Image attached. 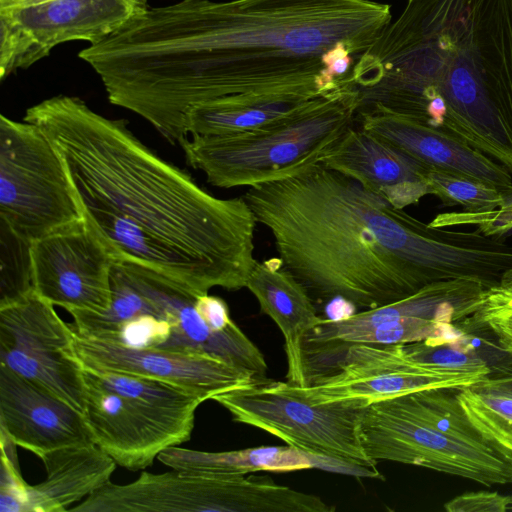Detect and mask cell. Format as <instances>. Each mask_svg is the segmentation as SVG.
<instances>
[{"label": "cell", "instance_id": "7a4b0ae2", "mask_svg": "<svg viewBox=\"0 0 512 512\" xmlns=\"http://www.w3.org/2000/svg\"><path fill=\"white\" fill-rule=\"evenodd\" d=\"M61 157L83 219L116 260L148 268L196 295L246 288L256 217L242 197L219 198L146 146L123 119L75 96L29 107Z\"/></svg>", "mask_w": 512, "mask_h": 512}, {"label": "cell", "instance_id": "d6a6232c", "mask_svg": "<svg viewBox=\"0 0 512 512\" xmlns=\"http://www.w3.org/2000/svg\"><path fill=\"white\" fill-rule=\"evenodd\" d=\"M491 290L506 299L512 300V267L503 273L499 282L491 287Z\"/></svg>", "mask_w": 512, "mask_h": 512}, {"label": "cell", "instance_id": "e575fe53", "mask_svg": "<svg viewBox=\"0 0 512 512\" xmlns=\"http://www.w3.org/2000/svg\"><path fill=\"white\" fill-rule=\"evenodd\" d=\"M498 209L505 212H512V189L504 193L503 203Z\"/></svg>", "mask_w": 512, "mask_h": 512}, {"label": "cell", "instance_id": "d6986e66", "mask_svg": "<svg viewBox=\"0 0 512 512\" xmlns=\"http://www.w3.org/2000/svg\"><path fill=\"white\" fill-rule=\"evenodd\" d=\"M319 163L355 179L398 209L430 195V167L355 123Z\"/></svg>", "mask_w": 512, "mask_h": 512}, {"label": "cell", "instance_id": "d590c367", "mask_svg": "<svg viewBox=\"0 0 512 512\" xmlns=\"http://www.w3.org/2000/svg\"><path fill=\"white\" fill-rule=\"evenodd\" d=\"M497 379L512 385V373L511 374H507V375H503L501 377H498Z\"/></svg>", "mask_w": 512, "mask_h": 512}, {"label": "cell", "instance_id": "5b68a950", "mask_svg": "<svg viewBox=\"0 0 512 512\" xmlns=\"http://www.w3.org/2000/svg\"><path fill=\"white\" fill-rule=\"evenodd\" d=\"M359 93L348 75L302 112L267 127L192 135L181 146L186 162L209 184L233 188L279 180L316 163L355 123Z\"/></svg>", "mask_w": 512, "mask_h": 512}, {"label": "cell", "instance_id": "7402d4cb", "mask_svg": "<svg viewBox=\"0 0 512 512\" xmlns=\"http://www.w3.org/2000/svg\"><path fill=\"white\" fill-rule=\"evenodd\" d=\"M157 459L173 470L199 476L234 477L250 472H292L317 466L314 456L289 446H262L224 452L170 447Z\"/></svg>", "mask_w": 512, "mask_h": 512}, {"label": "cell", "instance_id": "cb8c5ba5", "mask_svg": "<svg viewBox=\"0 0 512 512\" xmlns=\"http://www.w3.org/2000/svg\"><path fill=\"white\" fill-rule=\"evenodd\" d=\"M84 374L101 387L143 403L178 412H196L206 400L181 386L162 380L83 367Z\"/></svg>", "mask_w": 512, "mask_h": 512}, {"label": "cell", "instance_id": "4dcf8cb0", "mask_svg": "<svg viewBox=\"0 0 512 512\" xmlns=\"http://www.w3.org/2000/svg\"><path fill=\"white\" fill-rule=\"evenodd\" d=\"M448 512H504L511 509V496L495 491L468 492L444 504Z\"/></svg>", "mask_w": 512, "mask_h": 512}, {"label": "cell", "instance_id": "44dd1931", "mask_svg": "<svg viewBox=\"0 0 512 512\" xmlns=\"http://www.w3.org/2000/svg\"><path fill=\"white\" fill-rule=\"evenodd\" d=\"M46 476L26 485L25 512H64L110 482L117 463L96 444L53 450L40 457Z\"/></svg>", "mask_w": 512, "mask_h": 512}, {"label": "cell", "instance_id": "83f0119b", "mask_svg": "<svg viewBox=\"0 0 512 512\" xmlns=\"http://www.w3.org/2000/svg\"><path fill=\"white\" fill-rule=\"evenodd\" d=\"M15 447L1 434L0 512H25L27 483L20 474Z\"/></svg>", "mask_w": 512, "mask_h": 512}, {"label": "cell", "instance_id": "9c48e42d", "mask_svg": "<svg viewBox=\"0 0 512 512\" xmlns=\"http://www.w3.org/2000/svg\"><path fill=\"white\" fill-rule=\"evenodd\" d=\"M360 438L367 455L420 466L491 486L512 483V454L490 441L440 431L389 400L364 410Z\"/></svg>", "mask_w": 512, "mask_h": 512}, {"label": "cell", "instance_id": "52a82bcc", "mask_svg": "<svg viewBox=\"0 0 512 512\" xmlns=\"http://www.w3.org/2000/svg\"><path fill=\"white\" fill-rule=\"evenodd\" d=\"M238 423L261 429L305 454L327 458L380 478L365 452L360 424L365 408L313 404L287 382L266 379L212 397Z\"/></svg>", "mask_w": 512, "mask_h": 512}, {"label": "cell", "instance_id": "9a60e30c", "mask_svg": "<svg viewBox=\"0 0 512 512\" xmlns=\"http://www.w3.org/2000/svg\"><path fill=\"white\" fill-rule=\"evenodd\" d=\"M73 347L83 367L162 380L188 389L206 401L217 394L260 382L250 372L199 354L134 348L74 332Z\"/></svg>", "mask_w": 512, "mask_h": 512}, {"label": "cell", "instance_id": "3957f363", "mask_svg": "<svg viewBox=\"0 0 512 512\" xmlns=\"http://www.w3.org/2000/svg\"><path fill=\"white\" fill-rule=\"evenodd\" d=\"M243 197L315 303L372 309L433 282L486 281L499 265L494 238L426 224L321 163Z\"/></svg>", "mask_w": 512, "mask_h": 512}, {"label": "cell", "instance_id": "8fae6325", "mask_svg": "<svg viewBox=\"0 0 512 512\" xmlns=\"http://www.w3.org/2000/svg\"><path fill=\"white\" fill-rule=\"evenodd\" d=\"M0 366L85 413L86 384L70 323L34 291L0 307Z\"/></svg>", "mask_w": 512, "mask_h": 512}, {"label": "cell", "instance_id": "f546056e", "mask_svg": "<svg viewBox=\"0 0 512 512\" xmlns=\"http://www.w3.org/2000/svg\"><path fill=\"white\" fill-rule=\"evenodd\" d=\"M429 224L446 228L476 226L485 235L499 238L512 231V212L499 209L482 213L447 212L438 214Z\"/></svg>", "mask_w": 512, "mask_h": 512}, {"label": "cell", "instance_id": "6da1fadb", "mask_svg": "<svg viewBox=\"0 0 512 512\" xmlns=\"http://www.w3.org/2000/svg\"><path fill=\"white\" fill-rule=\"evenodd\" d=\"M391 22L371 0H180L148 8L88 49L110 103L168 142L187 138L189 111L220 101L278 110L338 87L323 54L369 49Z\"/></svg>", "mask_w": 512, "mask_h": 512}, {"label": "cell", "instance_id": "ba28073f", "mask_svg": "<svg viewBox=\"0 0 512 512\" xmlns=\"http://www.w3.org/2000/svg\"><path fill=\"white\" fill-rule=\"evenodd\" d=\"M83 218L64 163L39 127L0 116V224L31 244Z\"/></svg>", "mask_w": 512, "mask_h": 512}, {"label": "cell", "instance_id": "603a6c76", "mask_svg": "<svg viewBox=\"0 0 512 512\" xmlns=\"http://www.w3.org/2000/svg\"><path fill=\"white\" fill-rule=\"evenodd\" d=\"M457 397L481 435L512 454V385L487 377L458 389Z\"/></svg>", "mask_w": 512, "mask_h": 512}, {"label": "cell", "instance_id": "2e32d148", "mask_svg": "<svg viewBox=\"0 0 512 512\" xmlns=\"http://www.w3.org/2000/svg\"><path fill=\"white\" fill-rule=\"evenodd\" d=\"M238 499L240 486L236 477L144 471L128 484L108 482L68 511L236 512Z\"/></svg>", "mask_w": 512, "mask_h": 512}, {"label": "cell", "instance_id": "f1b7e54d", "mask_svg": "<svg viewBox=\"0 0 512 512\" xmlns=\"http://www.w3.org/2000/svg\"><path fill=\"white\" fill-rule=\"evenodd\" d=\"M470 323L487 326L497 337L500 346L512 355V300L489 288L485 301Z\"/></svg>", "mask_w": 512, "mask_h": 512}, {"label": "cell", "instance_id": "1f68e13d", "mask_svg": "<svg viewBox=\"0 0 512 512\" xmlns=\"http://www.w3.org/2000/svg\"><path fill=\"white\" fill-rule=\"evenodd\" d=\"M322 63L326 76L334 82L347 76L354 65L352 53L344 43H337L327 50Z\"/></svg>", "mask_w": 512, "mask_h": 512}, {"label": "cell", "instance_id": "e0dca14e", "mask_svg": "<svg viewBox=\"0 0 512 512\" xmlns=\"http://www.w3.org/2000/svg\"><path fill=\"white\" fill-rule=\"evenodd\" d=\"M1 434L39 458L95 444L84 414L46 388L0 366Z\"/></svg>", "mask_w": 512, "mask_h": 512}, {"label": "cell", "instance_id": "836d02e7", "mask_svg": "<svg viewBox=\"0 0 512 512\" xmlns=\"http://www.w3.org/2000/svg\"><path fill=\"white\" fill-rule=\"evenodd\" d=\"M41 1L44 0H0V8L27 5Z\"/></svg>", "mask_w": 512, "mask_h": 512}, {"label": "cell", "instance_id": "ac0fdd59", "mask_svg": "<svg viewBox=\"0 0 512 512\" xmlns=\"http://www.w3.org/2000/svg\"><path fill=\"white\" fill-rule=\"evenodd\" d=\"M355 124L433 169L466 176L506 193L512 174L453 136L379 105L358 109Z\"/></svg>", "mask_w": 512, "mask_h": 512}, {"label": "cell", "instance_id": "4316f807", "mask_svg": "<svg viewBox=\"0 0 512 512\" xmlns=\"http://www.w3.org/2000/svg\"><path fill=\"white\" fill-rule=\"evenodd\" d=\"M1 276L0 307L33 292L30 244L0 224Z\"/></svg>", "mask_w": 512, "mask_h": 512}, {"label": "cell", "instance_id": "277c9868", "mask_svg": "<svg viewBox=\"0 0 512 512\" xmlns=\"http://www.w3.org/2000/svg\"><path fill=\"white\" fill-rule=\"evenodd\" d=\"M352 78L361 106L445 132L512 173V0H408Z\"/></svg>", "mask_w": 512, "mask_h": 512}, {"label": "cell", "instance_id": "7c38bea8", "mask_svg": "<svg viewBox=\"0 0 512 512\" xmlns=\"http://www.w3.org/2000/svg\"><path fill=\"white\" fill-rule=\"evenodd\" d=\"M34 292L54 306L101 312L111 303L116 260L82 218L30 244Z\"/></svg>", "mask_w": 512, "mask_h": 512}, {"label": "cell", "instance_id": "30bf717a", "mask_svg": "<svg viewBox=\"0 0 512 512\" xmlns=\"http://www.w3.org/2000/svg\"><path fill=\"white\" fill-rule=\"evenodd\" d=\"M147 0H44L0 8V71L8 76L69 41L98 43L148 9Z\"/></svg>", "mask_w": 512, "mask_h": 512}, {"label": "cell", "instance_id": "5bb4252c", "mask_svg": "<svg viewBox=\"0 0 512 512\" xmlns=\"http://www.w3.org/2000/svg\"><path fill=\"white\" fill-rule=\"evenodd\" d=\"M83 375L84 417L95 444L121 467L143 470L165 449L190 439L195 412L165 410L124 397Z\"/></svg>", "mask_w": 512, "mask_h": 512}, {"label": "cell", "instance_id": "d4e9b609", "mask_svg": "<svg viewBox=\"0 0 512 512\" xmlns=\"http://www.w3.org/2000/svg\"><path fill=\"white\" fill-rule=\"evenodd\" d=\"M457 390L427 389L389 401L440 431L466 440L489 441L470 422L459 402Z\"/></svg>", "mask_w": 512, "mask_h": 512}, {"label": "cell", "instance_id": "8d00e7d4", "mask_svg": "<svg viewBox=\"0 0 512 512\" xmlns=\"http://www.w3.org/2000/svg\"><path fill=\"white\" fill-rule=\"evenodd\" d=\"M511 509H512V495H511Z\"/></svg>", "mask_w": 512, "mask_h": 512}, {"label": "cell", "instance_id": "8992f818", "mask_svg": "<svg viewBox=\"0 0 512 512\" xmlns=\"http://www.w3.org/2000/svg\"><path fill=\"white\" fill-rule=\"evenodd\" d=\"M490 369H462L414 357L405 344H353L304 366V385H291L313 404L358 408L418 391L461 389L489 377Z\"/></svg>", "mask_w": 512, "mask_h": 512}, {"label": "cell", "instance_id": "4fadbf2b", "mask_svg": "<svg viewBox=\"0 0 512 512\" xmlns=\"http://www.w3.org/2000/svg\"><path fill=\"white\" fill-rule=\"evenodd\" d=\"M444 296L435 284L393 303L339 318H322L302 344L303 369L307 363L333 355L353 344L429 345L451 341L455 326L439 323Z\"/></svg>", "mask_w": 512, "mask_h": 512}, {"label": "cell", "instance_id": "ffe728a7", "mask_svg": "<svg viewBox=\"0 0 512 512\" xmlns=\"http://www.w3.org/2000/svg\"><path fill=\"white\" fill-rule=\"evenodd\" d=\"M246 288L255 296L261 312L274 321L284 337L287 383L303 386V340L322 320L316 303L279 258L256 260Z\"/></svg>", "mask_w": 512, "mask_h": 512}, {"label": "cell", "instance_id": "484cf974", "mask_svg": "<svg viewBox=\"0 0 512 512\" xmlns=\"http://www.w3.org/2000/svg\"><path fill=\"white\" fill-rule=\"evenodd\" d=\"M430 195L446 206H460L464 212L482 213L501 207L504 192L484 182L431 168L426 176Z\"/></svg>", "mask_w": 512, "mask_h": 512}]
</instances>
